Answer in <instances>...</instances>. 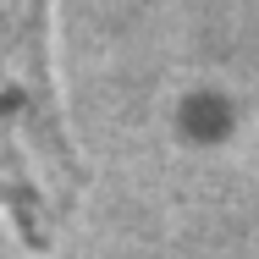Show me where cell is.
Wrapping results in <instances>:
<instances>
[{
	"mask_svg": "<svg viewBox=\"0 0 259 259\" xmlns=\"http://www.w3.org/2000/svg\"><path fill=\"white\" fill-rule=\"evenodd\" d=\"M0 138L33 171H72V138L50 72V0H0Z\"/></svg>",
	"mask_w": 259,
	"mask_h": 259,
	"instance_id": "1",
	"label": "cell"
},
{
	"mask_svg": "<svg viewBox=\"0 0 259 259\" xmlns=\"http://www.w3.org/2000/svg\"><path fill=\"white\" fill-rule=\"evenodd\" d=\"M6 182H11V177H6V171H0V204H11V209H28V199H22V193H17V188H6Z\"/></svg>",
	"mask_w": 259,
	"mask_h": 259,
	"instance_id": "2",
	"label": "cell"
}]
</instances>
